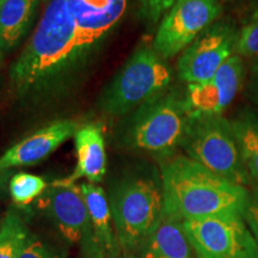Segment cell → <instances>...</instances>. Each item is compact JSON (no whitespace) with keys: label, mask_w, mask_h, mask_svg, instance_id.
Here are the masks:
<instances>
[{"label":"cell","mask_w":258,"mask_h":258,"mask_svg":"<svg viewBox=\"0 0 258 258\" xmlns=\"http://www.w3.org/2000/svg\"><path fill=\"white\" fill-rule=\"evenodd\" d=\"M243 218L258 244V186L250 192L249 202L243 213Z\"/></svg>","instance_id":"cell-25"},{"label":"cell","mask_w":258,"mask_h":258,"mask_svg":"<svg viewBox=\"0 0 258 258\" xmlns=\"http://www.w3.org/2000/svg\"><path fill=\"white\" fill-rule=\"evenodd\" d=\"M80 44L93 53L123 17L128 0H67Z\"/></svg>","instance_id":"cell-11"},{"label":"cell","mask_w":258,"mask_h":258,"mask_svg":"<svg viewBox=\"0 0 258 258\" xmlns=\"http://www.w3.org/2000/svg\"><path fill=\"white\" fill-rule=\"evenodd\" d=\"M189 122L184 91L167 89L131 112L120 128V140L125 146L163 158L182 146Z\"/></svg>","instance_id":"cell-3"},{"label":"cell","mask_w":258,"mask_h":258,"mask_svg":"<svg viewBox=\"0 0 258 258\" xmlns=\"http://www.w3.org/2000/svg\"><path fill=\"white\" fill-rule=\"evenodd\" d=\"M4 51H3L2 49H0V66H2V63H3V61H4Z\"/></svg>","instance_id":"cell-29"},{"label":"cell","mask_w":258,"mask_h":258,"mask_svg":"<svg viewBox=\"0 0 258 258\" xmlns=\"http://www.w3.org/2000/svg\"><path fill=\"white\" fill-rule=\"evenodd\" d=\"M108 200L122 254L132 252L163 215L160 176L148 172L128 173L110 186Z\"/></svg>","instance_id":"cell-4"},{"label":"cell","mask_w":258,"mask_h":258,"mask_svg":"<svg viewBox=\"0 0 258 258\" xmlns=\"http://www.w3.org/2000/svg\"><path fill=\"white\" fill-rule=\"evenodd\" d=\"M61 237L70 244H82L93 237L91 221L80 185L50 184L41 198Z\"/></svg>","instance_id":"cell-10"},{"label":"cell","mask_w":258,"mask_h":258,"mask_svg":"<svg viewBox=\"0 0 258 258\" xmlns=\"http://www.w3.org/2000/svg\"><path fill=\"white\" fill-rule=\"evenodd\" d=\"M0 224H2V222H0Z\"/></svg>","instance_id":"cell-32"},{"label":"cell","mask_w":258,"mask_h":258,"mask_svg":"<svg viewBox=\"0 0 258 258\" xmlns=\"http://www.w3.org/2000/svg\"><path fill=\"white\" fill-rule=\"evenodd\" d=\"M245 78V63L243 57L234 54L222 64L212 80L218 86L222 98L224 109L234 101L240 91Z\"/></svg>","instance_id":"cell-20"},{"label":"cell","mask_w":258,"mask_h":258,"mask_svg":"<svg viewBox=\"0 0 258 258\" xmlns=\"http://www.w3.org/2000/svg\"><path fill=\"white\" fill-rule=\"evenodd\" d=\"M91 53L80 44L67 0H50L36 30L10 70L21 98L47 102L72 88Z\"/></svg>","instance_id":"cell-1"},{"label":"cell","mask_w":258,"mask_h":258,"mask_svg":"<svg viewBox=\"0 0 258 258\" xmlns=\"http://www.w3.org/2000/svg\"><path fill=\"white\" fill-rule=\"evenodd\" d=\"M177 0H139L138 15L147 25H156Z\"/></svg>","instance_id":"cell-23"},{"label":"cell","mask_w":258,"mask_h":258,"mask_svg":"<svg viewBox=\"0 0 258 258\" xmlns=\"http://www.w3.org/2000/svg\"><path fill=\"white\" fill-rule=\"evenodd\" d=\"M29 234L23 217L10 209L0 224V258H19Z\"/></svg>","instance_id":"cell-19"},{"label":"cell","mask_w":258,"mask_h":258,"mask_svg":"<svg viewBox=\"0 0 258 258\" xmlns=\"http://www.w3.org/2000/svg\"><path fill=\"white\" fill-rule=\"evenodd\" d=\"M0 3H2V0H0Z\"/></svg>","instance_id":"cell-31"},{"label":"cell","mask_w":258,"mask_h":258,"mask_svg":"<svg viewBox=\"0 0 258 258\" xmlns=\"http://www.w3.org/2000/svg\"><path fill=\"white\" fill-rule=\"evenodd\" d=\"M164 213L180 221L218 215H243L249 202L246 186L212 172L182 153L160 158Z\"/></svg>","instance_id":"cell-2"},{"label":"cell","mask_w":258,"mask_h":258,"mask_svg":"<svg viewBox=\"0 0 258 258\" xmlns=\"http://www.w3.org/2000/svg\"><path fill=\"white\" fill-rule=\"evenodd\" d=\"M0 85H2V79H0Z\"/></svg>","instance_id":"cell-30"},{"label":"cell","mask_w":258,"mask_h":258,"mask_svg":"<svg viewBox=\"0 0 258 258\" xmlns=\"http://www.w3.org/2000/svg\"><path fill=\"white\" fill-rule=\"evenodd\" d=\"M237 36V25L230 19L213 23L183 50L178 59L179 78L186 84L211 80L234 55Z\"/></svg>","instance_id":"cell-9"},{"label":"cell","mask_w":258,"mask_h":258,"mask_svg":"<svg viewBox=\"0 0 258 258\" xmlns=\"http://www.w3.org/2000/svg\"><path fill=\"white\" fill-rule=\"evenodd\" d=\"M122 258H196L183 222L163 212L160 220L143 241Z\"/></svg>","instance_id":"cell-13"},{"label":"cell","mask_w":258,"mask_h":258,"mask_svg":"<svg viewBox=\"0 0 258 258\" xmlns=\"http://www.w3.org/2000/svg\"><path fill=\"white\" fill-rule=\"evenodd\" d=\"M77 150V166L72 175L54 180V185H72L80 178L90 183H98L106 172L105 143L101 124L83 125L74 135Z\"/></svg>","instance_id":"cell-14"},{"label":"cell","mask_w":258,"mask_h":258,"mask_svg":"<svg viewBox=\"0 0 258 258\" xmlns=\"http://www.w3.org/2000/svg\"><path fill=\"white\" fill-rule=\"evenodd\" d=\"M48 188L46 180L42 177L27 172H18L10 179L9 190L12 201L17 206H28L43 195Z\"/></svg>","instance_id":"cell-21"},{"label":"cell","mask_w":258,"mask_h":258,"mask_svg":"<svg viewBox=\"0 0 258 258\" xmlns=\"http://www.w3.org/2000/svg\"><path fill=\"white\" fill-rule=\"evenodd\" d=\"M182 222L196 258H258V244L243 215Z\"/></svg>","instance_id":"cell-7"},{"label":"cell","mask_w":258,"mask_h":258,"mask_svg":"<svg viewBox=\"0 0 258 258\" xmlns=\"http://www.w3.org/2000/svg\"><path fill=\"white\" fill-rule=\"evenodd\" d=\"M250 71H251V73L258 74V57L250 60Z\"/></svg>","instance_id":"cell-28"},{"label":"cell","mask_w":258,"mask_h":258,"mask_svg":"<svg viewBox=\"0 0 258 258\" xmlns=\"http://www.w3.org/2000/svg\"><path fill=\"white\" fill-rule=\"evenodd\" d=\"M91 221L95 240L111 258H122V250L116 237L110 206L104 189L95 183L80 184Z\"/></svg>","instance_id":"cell-15"},{"label":"cell","mask_w":258,"mask_h":258,"mask_svg":"<svg viewBox=\"0 0 258 258\" xmlns=\"http://www.w3.org/2000/svg\"><path fill=\"white\" fill-rule=\"evenodd\" d=\"M184 101L190 117L221 115L225 110L220 91L212 79L203 83L188 84L184 90Z\"/></svg>","instance_id":"cell-18"},{"label":"cell","mask_w":258,"mask_h":258,"mask_svg":"<svg viewBox=\"0 0 258 258\" xmlns=\"http://www.w3.org/2000/svg\"><path fill=\"white\" fill-rule=\"evenodd\" d=\"M79 258H111L99 246L95 238L91 237L80 244Z\"/></svg>","instance_id":"cell-26"},{"label":"cell","mask_w":258,"mask_h":258,"mask_svg":"<svg viewBox=\"0 0 258 258\" xmlns=\"http://www.w3.org/2000/svg\"><path fill=\"white\" fill-rule=\"evenodd\" d=\"M37 0H2L0 49L9 53L23 41L36 10Z\"/></svg>","instance_id":"cell-16"},{"label":"cell","mask_w":258,"mask_h":258,"mask_svg":"<svg viewBox=\"0 0 258 258\" xmlns=\"http://www.w3.org/2000/svg\"><path fill=\"white\" fill-rule=\"evenodd\" d=\"M231 122L247 172L258 184V114L243 109Z\"/></svg>","instance_id":"cell-17"},{"label":"cell","mask_w":258,"mask_h":258,"mask_svg":"<svg viewBox=\"0 0 258 258\" xmlns=\"http://www.w3.org/2000/svg\"><path fill=\"white\" fill-rule=\"evenodd\" d=\"M80 129L73 120H57L19 141L0 157V173L12 167L29 166L47 159Z\"/></svg>","instance_id":"cell-12"},{"label":"cell","mask_w":258,"mask_h":258,"mask_svg":"<svg viewBox=\"0 0 258 258\" xmlns=\"http://www.w3.org/2000/svg\"><path fill=\"white\" fill-rule=\"evenodd\" d=\"M180 147L185 156L222 178L243 186L251 182L232 122L222 115L191 116Z\"/></svg>","instance_id":"cell-6"},{"label":"cell","mask_w":258,"mask_h":258,"mask_svg":"<svg viewBox=\"0 0 258 258\" xmlns=\"http://www.w3.org/2000/svg\"><path fill=\"white\" fill-rule=\"evenodd\" d=\"M247 96L254 104L258 106V74L251 73L249 84H247Z\"/></svg>","instance_id":"cell-27"},{"label":"cell","mask_w":258,"mask_h":258,"mask_svg":"<svg viewBox=\"0 0 258 258\" xmlns=\"http://www.w3.org/2000/svg\"><path fill=\"white\" fill-rule=\"evenodd\" d=\"M235 53L241 57H258V4L251 6L238 28Z\"/></svg>","instance_id":"cell-22"},{"label":"cell","mask_w":258,"mask_h":258,"mask_svg":"<svg viewBox=\"0 0 258 258\" xmlns=\"http://www.w3.org/2000/svg\"><path fill=\"white\" fill-rule=\"evenodd\" d=\"M222 14L219 0H177L161 18L153 49L164 60L176 56Z\"/></svg>","instance_id":"cell-8"},{"label":"cell","mask_w":258,"mask_h":258,"mask_svg":"<svg viewBox=\"0 0 258 258\" xmlns=\"http://www.w3.org/2000/svg\"><path fill=\"white\" fill-rule=\"evenodd\" d=\"M19 258H63L55 247L41 239L36 234H29L24 249Z\"/></svg>","instance_id":"cell-24"},{"label":"cell","mask_w":258,"mask_h":258,"mask_svg":"<svg viewBox=\"0 0 258 258\" xmlns=\"http://www.w3.org/2000/svg\"><path fill=\"white\" fill-rule=\"evenodd\" d=\"M172 70L153 47L140 46L105 86L98 99L101 110L124 116L169 89Z\"/></svg>","instance_id":"cell-5"}]
</instances>
